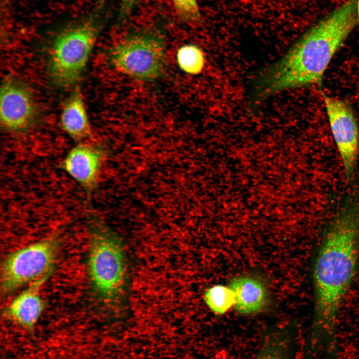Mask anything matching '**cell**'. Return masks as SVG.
<instances>
[{
  "mask_svg": "<svg viewBox=\"0 0 359 359\" xmlns=\"http://www.w3.org/2000/svg\"><path fill=\"white\" fill-rule=\"evenodd\" d=\"M109 58L115 68L132 78L154 80L163 75L165 69V40L155 32L135 33L112 47Z\"/></svg>",
  "mask_w": 359,
  "mask_h": 359,
  "instance_id": "8992f818",
  "label": "cell"
},
{
  "mask_svg": "<svg viewBox=\"0 0 359 359\" xmlns=\"http://www.w3.org/2000/svg\"><path fill=\"white\" fill-rule=\"evenodd\" d=\"M331 132L344 167L346 178L355 171L359 148V130L353 112L346 102L324 95Z\"/></svg>",
  "mask_w": 359,
  "mask_h": 359,
  "instance_id": "ba28073f",
  "label": "cell"
},
{
  "mask_svg": "<svg viewBox=\"0 0 359 359\" xmlns=\"http://www.w3.org/2000/svg\"><path fill=\"white\" fill-rule=\"evenodd\" d=\"M61 244L55 233L9 253L2 263L0 290L3 297L41 278L49 277Z\"/></svg>",
  "mask_w": 359,
  "mask_h": 359,
  "instance_id": "5b68a950",
  "label": "cell"
},
{
  "mask_svg": "<svg viewBox=\"0 0 359 359\" xmlns=\"http://www.w3.org/2000/svg\"><path fill=\"white\" fill-rule=\"evenodd\" d=\"M180 18L188 22H196L201 19L197 0H172Z\"/></svg>",
  "mask_w": 359,
  "mask_h": 359,
  "instance_id": "2e32d148",
  "label": "cell"
},
{
  "mask_svg": "<svg viewBox=\"0 0 359 359\" xmlns=\"http://www.w3.org/2000/svg\"><path fill=\"white\" fill-rule=\"evenodd\" d=\"M358 23L356 0H348L309 29L255 84L263 99L278 92L322 83L334 55Z\"/></svg>",
  "mask_w": 359,
  "mask_h": 359,
  "instance_id": "7a4b0ae2",
  "label": "cell"
},
{
  "mask_svg": "<svg viewBox=\"0 0 359 359\" xmlns=\"http://www.w3.org/2000/svg\"><path fill=\"white\" fill-rule=\"evenodd\" d=\"M60 124L64 131L76 142H82L91 137V126L79 91H74L65 102Z\"/></svg>",
  "mask_w": 359,
  "mask_h": 359,
  "instance_id": "7c38bea8",
  "label": "cell"
},
{
  "mask_svg": "<svg viewBox=\"0 0 359 359\" xmlns=\"http://www.w3.org/2000/svg\"><path fill=\"white\" fill-rule=\"evenodd\" d=\"M359 262V200L348 201L325 233L313 267V336L334 333Z\"/></svg>",
  "mask_w": 359,
  "mask_h": 359,
  "instance_id": "6da1fadb",
  "label": "cell"
},
{
  "mask_svg": "<svg viewBox=\"0 0 359 359\" xmlns=\"http://www.w3.org/2000/svg\"><path fill=\"white\" fill-rule=\"evenodd\" d=\"M356 10L358 21L359 22V0H356Z\"/></svg>",
  "mask_w": 359,
  "mask_h": 359,
  "instance_id": "ac0fdd59",
  "label": "cell"
},
{
  "mask_svg": "<svg viewBox=\"0 0 359 359\" xmlns=\"http://www.w3.org/2000/svg\"><path fill=\"white\" fill-rule=\"evenodd\" d=\"M293 341L287 330L270 332L263 339L255 359H290Z\"/></svg>",
  "mask_w": 359,
  "mask_h": 359,
  "instance_id": "4fadbf2b",
  "label": "cell"
},
{
  "mask_svg": "<svg viewBox=\"0 0 359 359\" xmlns=\"http://www.w3.org/2000/svg\"><path fill=\"white\" fill-rule=\"evenodd\" d=\"M49 277L41 278L17 295L3 308L7 319L28 331H32L45 308L39 291Z\"/></svg>",
  "mask_w": 359,
  "mask_h": 359,
  "instance_id": "30bf717a",
  "label": "cell"
},
{
  "mask_svg": "<svg viewBox=\"0 0 359 359\" xmlns=\"http://www.w3.org/2000/svg\"><path fill=\"white\" fill-rule=\"evenodd\" d=\"M203 300L207 307L213 313L222 315L234 306L235 297L230 288L218 285L208 288L204 292Z\"/></svg>",
  "mask_w": 359,
  "mask_h": 359,
  "instance_id": "5bb4252c",
  "label": "cell"
},
{
  "mask_svg": "<svg viewBox=\"0 0 359 359\" xmlns=\"http://www.w3.org/2000/svg\"><path fill=\"white\" fill-rule=\"evenodd\" d=\"M105 0H100L99 4H102ZM138 0H120L121 17H124L131 11Z\"/></svg>",
  "mask_w": 359,
  "mask_h": 359,
  "instance_id": "e0dca14e",
  "label": "cell"
},
{
  "mask_svg": "<svg viewBox=\"0 0 359 359\" xmlns=\"http://www.w3.org/2000/svg\"><path fill=\"white\" fill-rule=\"evenodd\" d=\"M0 92V124L4 131L24 134L36 126L38 109L25 84L15 78H8L2 83Z\"/></svg>",
  "mask_w": 359,
  "mask_h": 359,
  "instance_id": "52a82bcc",
  "label": "cell"
},
{
  "mask_svg": "<svg viewBox=\"0 0 359 359\" xmlns=\"http://www.w3.org/2000/svg\"><path fill=\"white\" fill-rule=\"evenodd\" d=\"M177 56L180 68L188 74H197L204 67L205 56L203 52L195 45L187 44L180 47Z\"/></svg>",
  "mask_w": 359,
  "mask_h": 359,
  "instance_id": "9a60e30c",
  "label": "cell"
},
{
  "mask_svg": "<svg viewBox=\"0 0 359 359\" xmlns=\"http://www.w3.org/2000/svg\"><path fill=\"white\" fill-rule=\"evenodd\" d=\"M104 155L101 145L80 142L68 152L59 168L78 183L90 198L97 186Z\"/></svg>",
  "mask_w": 359,
  "mask_h": 359,
  "instance_id": "9c48e42d",
  "label": "cell"
},
{
  "mask_svg": "<svg viewBox=\"0 0 359 359\" xmlns=\"http://www.w3.org/2000/svg\"><path fill=\"white\" fill-rule=\"evenodd\" d=\"M88 273L97 296L106 306L119 309L126 303L129 268L120 238L92 213L88 215Z\"/></svg>",
  "mask_w": 359,
  "mask_h": 359,
  "instance_id": "3957f363",
  "label": "cell"
},
{
  "mask_svg": "<svg viewBox=\"0 0 359 359\" xmlns=\"http://www.w3.org/2000/svg\"><path fill=\"white\" fill-rule=\"evenodd\" d=\"M101 28L98 10L67 26L54 37L48 54L52 82L68 87L78 81Z\"/></svg>",
  "mask_w": 359,
  "mask_h": 359,
  "instance_id": "277c9868",
  "label": "cell"
},
{
  "mask_svg": "<svg viewBox=\"0 0 359 359\" xmlns=\"http://www.w3.org/2000/svg\"><path fill=\"white\" fill-rule=\"evenodd\" d=\"M229 287L234 295V307L239 313L255 314L263 308L267 294L260 280L250 276H240L231 280Z\"/></svg>",
  "mask_w": 359,
  "mask_h": 359,
  "instance_id": "8fae6325",
  "label": "cell"
}]
</instances>
